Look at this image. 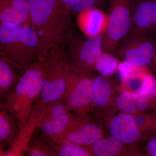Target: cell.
Returning a JSON list of instances; mask_svg holds the SVG:
<instances>
[{"label":"cell","mask_w":156,"mask_h":156,"mask_svg":"<svg viewBox=\"0 0 156 156\" xmlns=\"http://www.w3.org/2000/svg\"><path fill=\"white\" fill-rule=\"evenodd\" d=\"M53 47L44 44L31 27L0 24V55L24 70L35 62L45 59Z\"/></svg>","instance_id":"cell-1"},{"label":"cell","mask_w":156,"mask_h":156,"mask_svg":"<svg viewBox=\"0 0 156 156\" xmlns=\"http://www.w3.org/2000/svg\"><path fill=\"white\" fill-rule=\"evenodd\" d=\"M32 27L45 44L53 47L73 30L69 9L60 0H27Z\"/></svg>","instance_id":"cell-2"},{"label":"cell","mask_w":156,"mask_h":156,"mask_svg":"<svg viewBox=\"0 0 156 156\" xmlns=\"http://www.w3.org/2000/svg\"><path fill=\"white\" fill-rule=\"evenodd\" d=\"M46 58L35 62L26 70L16 86L1 101L0 107L11 112L17 118L20 130L28 122L41 94Z\"/></svg>","instance_id":"cell-3"},{"label":"cell","mask_w":156,"mask_h":156,"mask_svg":"<svg viewBox=\"0 0 156 156\" xmlns=\"http://www.w3.org/2000/svg\"><path fill=\"white\" fill-rule=\"evenodd\" d=\"M103 35L88 37L73 30L58 42L66 64L71 69L87 73H94L97 59L103 52Z\"/></svg>","instance_id":"cell-4"},{"label":"cell","mask_w":156,"mask_h":156,"mask_svg":"<svg viewBox=\"0 0 156 156\" xmlns=\"http://www.w3.org/2000/svg\"><path fill=\"white\" fill-rule=\"evenodd\" d=\"M66 60L58 43L51 48L45 60L41 94L33 112L41 115L48 103L61 99L66 89Z\"/></svg>","instance_id":"cell-5"},{"label":"cell","mask_w":156,"mask_h":156,"mask_svg":"<svg viewBox=\"0 0 156 156\" xmlns=\"http://www.w3.org/2000/svg\"><path fill=\"white\" fill-rule=\"evenodd\" d=\"M134 0H109L108 25L102 38L104 52L115 53L120 41L130 32Z\"/></svg>","instance_id":"cell-6"},{"label":"cell","mask_w":156,"mask_h":156,"mask_svg":"<svg viewBox=\"0 0 156 156\" xmlns=\"http://www.w3.org/2000/svg\"><path fill=\"white\" fill-rule=\"evenodd\" d=\"M94 73L76 71L67 66L66 89L62 98L69 111L76 114L91 112Z\"/></svg>","instance_id":"cell-7"},{"label":"cell","mask_w":156,"mask_h":156,"mask_svg":"<svg viewBox=\"0 0 156 156\" xmlns=\"http://www.w3.org/2000/svg\"><path fill=\"white\" fill-rule=\"evenodd\" d=\"M149 36L129 32L120 41L114 53L134 66L147 67L156 53V42Z\"/></svg>","instance_id":"cell-8"},{"label":"cell","mask_w":156,"mask_h":156,"mask_svg":"<svg viewBox=\"0 0 156 156\" xmlns=\"http://www.w3.org/2000/svg\"><path fill=\"white\" fill-rule=\"evenodd\" d=\"M75 114L74 119L67 130L56 139L49 140L56 143L89 146L104 137L105 132L103 127L96 122L89 113Z\"/></svg>","instance_id":"cell-9"},{"label":"cell","mask_w":156,"mask_h":156,"mask_svg":"<svg viewBox=\"0 0 156 156\" xmlns=\"http://www.w3.org/2000/svg\"><path fill=\"white\" fill-rule=\"evenodd\" d=\"M75 116L61 98L46 105L38 122L37 128L48 140H53L67 130Z\"/></svg>","instance_id":"cell-10"},{"label":"cell","mask_w":156,"mask_h":156,"mask_svg":"<svg viewBox=\"0 0 156 156\" xmlns=\"http://www.w3.org/2000/svg\"><path fill=\"white\" fill-rule=\"evenodd\" d=\"M96 122L107 128L110 136L129 145H135L147 136L140 130L132 115L121 112L111 116L93 114Z\"/></svg>","instance_id":"cell-11"},{"label":"cell","mask_w":156,"mask_h":156,"mask_svg":"<svg viewBox=\"0 0 156 156\" xmlns=\"http://www.w3.org/2000/svg\"><path fill=\"white\" fill-rule=\"evenodd\" d=\"M117 95L107 77L95 75L93 81L91 113L111 116L116 111Z\"/></svg>","instance_id":"cell-12"},{"label":"cell","mask_w":156,"mask_h":156,"mask_svg":"<svg viewBox=\"0 0 156 156\" xmlns=\"http://www.w3.org/2000/svg\"><path fill=\"white\" fill-rule=\"evenodd\" d=\"M129 32L147 35L156 32L155 0H144L135 6Z\"/></svg>","instance_id":"cell-13"},{"label":"cell","mask_w":156,"mask_h":156,"mask_svg":"<svg viewBox=\"0 0 156 156\" xmlns=\"http://www.w3.org/2000/svg\"><path fill=\"white\" fill-rule=\"evenodd\" d=\"M77 23L80 30L88 37L103 35L108 25V14L96 7L78 13Z\"/></svg>","instance_id":"cell-14"},{"label":"cell","mask_w":156,"mask_h":156,"mask_svg":"<svg viewBox=\"0 0 156 156\" xmlns=\"http://www.w3.org/2000/svg\"><path fill=\"white\" fill-rule=\"evenodd\" d=\"M0 23L31 27L27 0H0Z\"/></svg>","instance_id":"cell-15"},{"label":"cell","mask_w":156,"mask_h":156,"mask_svg":"<svg viewBox=\"0 0 156 156\" xmlns=\"http://www.w3.org/2000/svg\"><path fill=\"white\" fill-rule=\"evenodd\" d=\"M88 147L93 156L144 155L136 145L126 144L111 136L102 137Z\"/></svg>","instance_id":"cell-16"},{"label":"cell","mask_w":156,"mask_h":156,"mask_svg":"<svg viewBox=\"0 0 156 156\" xmlns=\"http://www.w3.org/2000/svg\"><path fill=\"white\" fill-rule=\"evenodd\" d=\"M25 71L9 58L0 55L1 101L16 86Z\"/></svg>","instance_id":"cell-17"},{"label":"cell","mask_w":156,"mask_h":156,"mask_svg":"<svg viewBox=\"0 0 156 156\" xmlns=\"http://www.w3.org/2000/svg\"><path fill=\"white\" fill-rule=\"evenodd\" d=\"M0 151L1 154L13 145L20 131L19 121L11 112L0 107Z\"/></svg>","instance_id":"cell-18"},{"label":"cell","mask_w":156,"mask_h":156,"mask_svg":"<svg viewBox=\"0 0 156 156\" xmlns=\"http://www.w3.org/2000/svg\"><path fill=\"white\" fill-rule=\"evenodd\" d=\"M116 106L121 112L135 116L151 109V101L137 93L122 91L117 96Z\"/></svg>","instance_id":"cell-19"},{"label":"cell","mask_w":156,"mask_h":156,"mask_svg":"<svg viewBox=\"0 0 156 156\" xmlns=\"http://www.w3.org/2000/svg\"><path fill=\"white\" fill-rule=\"evenodd\" d=\"M23 154L28 156H53L54 154L47 138L41 132H34L24 149Z\"/></svg>","instance_id":"cell-20"},{"label":"cell","mask_w":156,"mask_h":156,"mask_svg":"<svg viewBox=\"0 0 156 156\" xmlns=\"http://www.w3.org/2000/svg\"><path fill=\"white\" fill-rule=\"evenodd\" d=\"M148 72L147 67L135 66L134 69L120 82L121 92L128 91L137 94L142 87L144 78Z\"/></svg>","instance_id":"cell-21"},{"label":"cell","mask_w":156,"mask_h":156,"mask_svg":"<svg viewBox=\"0 0 156 156\" xmlns=\"http://www.w3.org/2000/svg\"><path fill=\"white\" fill-rule=\"evenodd\" d=\"M54 154L58 156H93L88 146L70 143H56L48 140Z\"/></svg>","instance_id":"cell-22"},{"label":"cell","mask_w":156,"mask_h":156,"mask_svg":"<svg viewBox=\"0 0 156 156\" xmlns=\"http://www.w3.org/2000/svg\"><path fill=\"white\" fill-rule=\"evenodd\" d=\"M119 62L115 56L110 53L103 52L97 59L95 70L105 77L110 76L117 71Z\"/></svg>","instance_id":"cell-23"},{"label":"cell","mask_w":156,"mask_h":156,"mask_svg":"<svg viewBox=\"0 0 156 156\" xmlns=\"http://www.w3.org/2000/svg\"><path fill=\"white\" fill-rule=\"evenodd\" d=\"M133 116L136 126L146 136L156 132V114L146 111Z\"/></svg>","instance_id":"cell-24"},{"label":"cell","mask_w":156,"mask_h":156,"mask_svg":"<svg viewBox=\"0 0 156 156\" xmlns=\"http://www.w3.org/2000/svg\"><path fill=\"white\" fill-rule=\"evenodd\" d=\"M137 94L152 101L156 96V78L149 72L144 78L142 87Z\"/></svg>","instance_id":"cell-25"},{"label":"cell","mask_w":156,"mask_h":156,"mask_svg":"<svg viewBox=\"0 0 156 156\" xmlns=\"http://www.w3.org/2000/svg\"><path fill=\"white\" fill-rule=\"evenodd\" d=\"M103 0H75L69 8L71 13L78 14L81 11L100 6Z\"/></svg>","instance_id":"cell-26"},{"label":"cell","mask_w":156,"mask_h":156,"mask_svg":"<svg viewBox=\"0 0 156 156\" xmlns=\"http://www.w3.org/2000/svg\"><path fill=\"white\" fill-rule=\"evenodd\" d=\"M135 66L132 65L128 62L125 61L121 62L119 64L117 71L120 82L129 73L134 69Z\"/></svg>","instance_id":"cell-27"},{"label":"cell","mask_w":156,"mask_h":156,"mask_svg":"<svg viewBox=\"0 0 156 156\" xmlns=\"http://www.w3.org/2000/svg\"><path fill=\"white\" fill-rule=\"evenodd\" d=\"M146 155L156 156V134L151 136L146 146Z\"/></svg>","instance_id":"cell-28"},{"label":"cell","mask_w":156,"mask_h":156,"mask_svg":"<svg viewBox=\"0 0 156 156\" xmlns=\"http://www.w3.org/2000/svg\"><path fill=\"white\" fill-rule=\"evenodd\" d=\"M74 1L75 0H60L62 4L69 9L70 7Z\"/></svg>","instance_id":"cell-29"},{"label":"cell","mask_w":156,"mask_h":156,"mask_svg":"<svg viewBox=\"0 0 156 156\" xmlns=\"http://www.w3.org/2000/svg\"><path fill=\"white\" fill-rule=\"evenodd\" d=\"M151 109L154 111L156 112V96L151 102Z\"/></svg>","instance_id":"cell-30"},{"label":"cell","mask_w":156,"mask_h":156,"mask_svg":"<svg viewBox=\"0 0 156 156\" xmlns=\"http://www.w3.org/2000/svg\"><path fill=\"white\" fill-rule=\"evenodd\" d=\"M154 62L156 66V53H155V54L154 56L153 59V61L152 62Z\"/></svg>","instance_id":"cell-31"},{"label":"cell","mask_w":156,"mask_h":156,"mask_svg":"<svg viewBox=\"0 0 156 156\" xmlns=\"http://www.w3.org/2000/svg\"><path fill=\"white\" fill-rule=\"evenodd\" d=\"M155 1H156V0H155Z\"/></svg>","instance_id":"cell-32"}]
</instances>
